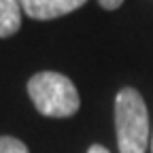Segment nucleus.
Here are the masks:
<instances>
[{
    "mask_svg": "<svg viewBox=\"0 0 153 153\" xmlns=\"http://www.w3.org/2000/svg\"><path fill=\"white\" fill-rule=\"evenodd\" d=\"M115 128L119 153H145L151 138L149 113L143 96L134 87L119 89L115 98Z\"/></svg>",
    "mask_w": 153,
    "mask_h": 153,
    "instance_id": "obj_1",
    "label": "nucleus"
},
{
    "mask_svg": "<svg viewBox=\"0 0 153 153\" xmlns=\"http://www.w3.org/2000/svg\"><path fill=\"white\" fill-rule=\"evenodd\" d=\"M28 94L36 111L45 117H70L81 106L74 83L60 72H36L28 81Z\"/></svg>",
    "mask_w": 153,
    "mask_h": 153,
    "instance_id": "obj_2",
    "label": "nucleus"
},
{
    "mask_svg": "<svg viewBox=\"0 0 153 153\" xmlns=\"http://www.w3.org/2000/svg\"><path fill=\"white\" fill-rule=\"evenodd\" d=\"M19 2H22V9L28 13V17L47 22V19H55L76 11L87 0H19Z\"/></svg>",
    "mask_w": 153,
    "mask_h": 153,
    "instance_id": "obj_3",
    "label": "nucleus"
},
{
    "mask_svg": "<svg viewBox=\"0 0 153 153\" xmlns=\"http://www.w3.org/2000/svg\"><path fill=\"white\" fill-rule=\"evenodd\" d=\"M22 2L0 0V38H9L22 28Z\"/></svg>",
    "mask_w": 153,
    "mask_h": 153,
    "instance_id": "obj_4",
    "label": "nucleus"
},
{
    "mask_svg": "<svg viewBox=\"0 0 153 153\" xmlns=\"http://www.w3.org/2000/svg\"><path fill=\"white\" fill-rule=\"evenodd\" d=\"M0 153H30V151L15 136H0Z\"/></svg>",
    "mask_w": 153,
    "mask_h": 153,
    "instance_id": "obj_5",
    "label": "nucleus"
},
{
    "mask_svg": "<svg viewBox=\"0 0 153 153\" xmlns=\"http://www.w3.org/2000/svg\"><path fill=\"white\" fill-rule=\"evenodd\" d=\"M98 2H100L102 9H106V11H115V9H119V7L123 4V0H98Z\"/></svg>",
    "mask_w": 153,
    "mask_h": 153,
    "instance_id": "obj_6",
    "label": "nucleus"
},
{
    "mask_svg": "<svg viewBox=\"0 0 153 153\" xmlns=\"http://www.w3.org/2000/svg\"><path fill=\"white\" fill-rule=\"evenodd\" d=\"M87 153H111L106 147H102V145H91L89 149H87Z\"/></svg>",
    "mask_w": 153,
    "mask_h": 153,
    "instance_id": "obj_7",
    "label": "nucleus"
},
{
    "mask_svg": "<svg viewBox=\"0 0 153 153\" xmlns=\"http://www.w3.org/2000/svg\"><path fill=\"white\" fill-rule=\"evenodd\" d=\"M151 153H153V132H151Z\"/></svg>",
    "mask_w": 153,
    "mask_h": 153,
    "instance_id": "obj_8",
    "label": "nucleus"
}]
</instances>
